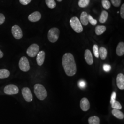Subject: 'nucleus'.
I'll use <instances>...</instances> for the list:
<instances>
[{"label": "nucleus", "mask_w": 124, "mask_h": 124, "mask_svg": "<svg viewBox=\"0 0 124 124\" xmlns=\"http://www.w3.org/2000/svg\"><path fill=\"white\" fill-rule=\"evenodd\" d=\"M62 65L67 75L73 76L77 72L74 56L70 53H65L62 58Z\"/></svg>", "instance_id": "obj_1"}, {"label": "nucleus", "mask_w": 124, "mask_h": 124, "mask_svg": "<svg viewBox=\"0 0 124 124\" xmlns=\"http://www.w3.org/2000/svg\"><path fill=\"white\" fill-rule=\"evenodd\" d=\"M34 89L36 97L40 100H44L47 97V91L42 85L36 84L34 85Z\"/></svg>", "instance_id": "obj_2"}, {"label": "nucleus", "mask_w": 124, "mask_h": 124, "mask_svg": "<svg viewBox=\"0 0 124 124\" xmlns=\"http://www.w3.org/2000/svg\"><path fill=\"white\" fill-rule=\"evenodd\" d=\"M70 25L71 28L76 33H80L83 31V27L79 18L76 17H72L70 20Z\"/></svg>", "instance_id": "obj_3"}, {"label": "nucleus", "mask_w": 124, "mask_h": 124, "mask_svg": "<svg viewBox=\"0 0 124 124\" xmlns=\"http://www.w3.org/2000/svg\"><path fill=\"white\" fill-rule=\"evenodd\" d=\"M60 35L59 29L57 28H53L48 32L47 37L49 41L52 43H55L58 40Z\"/></svg>", "instance_id": "obj_4"}, {"label": "nucleus", "mask_w": 124, "mask_h": 124, "mask_svg": "<svg viewBox=\"0 0 124 124\" xmlns=\"http://www.w3.org/2000/svg\"><path fill=\"white\" fill-rule=\"evenodd\" d=\"M18 65L20 70L23 72H27L30 70V63L28 58L25 57H22L20 58Z\"/></svg>", "instance_id": "obj_5"}, {"label": "nucleus", "mask_w": 124, "mask_h": 124, "mask_svg": "<svg viewBox=\"0 0 124 124\" xmlns=\"http://www.w3.org/2000/svg\"><path fill=\"white\" fill-rule=\"evenodd\" d=\"M39 46L36 44L31 45L27 50V54L30 57L33 58L36 57L39 52Z\"/></svg>", "instance_id": "obj_6"}, {"label": "nucleus", "mask_w": 124, "mask_h": 124, "mask_svg": "<svg viewBox=\"0 0 124 124\" xmlns=\"http://www.w3.org/2000/svg\"><path fill=\"white\" fill-rule=\"evenodd\" d=\"M19 89L18 86L13 84L8 85L4 88V92L7 95H15L18 93Z\"/></svg>", "instance_id": "obj_7"}, {"label": "nucleus", "mask_w": 124, "mask_h": 124, "mask_svg": "<svg viewBox=\"0 0 124 124\" xmlns=\"http://www.w3.org/2000/svg\"><path fill=\"white\" fill-rule=\"evenodd\" d=\"M12 33L13 37L17 40H19L22 38V31L20 27L17 25H14L12 27Z\"/></svg>", "instance_id": "obj_8"}, {"label": "nucleus", "mask_w": 124, "mask_h": 124, "mask_svg": "<svg viewBox=\"0 0 124 124\" xmlns=\"http://www.w3.org/2000/svg\"><path fill=\"white\" fill-rule=\"evenodd\" d=\"M23 96L27 102H31L33 100V95L31 91L28 87H23L22 89Z\"/></svg>", "instance_id": "obj_9"}, {"label": "nucleus", "mask_w": 124, "mask_h": 124, "mask_svg": "<svg viewBox=\"0 0 124 124\" xmlns=\"http://www.w3.org/2000/svg\"><path fill=\"white\" fill-rule=\"evenodd\" d=\"M80 107L83 111L88 110L90 108V104L88 99L86 98H82L80 101Z\"/></svg>", "instance_id": "obj_10"}, {"label": "nucleus", "mask_w": 124, "mask_h": 124, "mask_svg": "<svg viewBox=\"0 0 124 124\" xmlns=\"http://www.w3.org/2000/svg\"><path fill=\"white\" fill-rule=\"evenodd\" d=\"M84 57L88 65H91L93 64V56L91 52L89 49L85 50V52Z\"/></svg>", "instance_id": "obj_11"}, {"label": "nucleus", "mask_w": 124, "mask_h": 124, "mask_svg": "<svg viewBox=\"0 0 124 124\" xmlns=\"http://www.w3.org/2000/svg\"><path fill=\"white\" fill-rule=\"evenodd\" d=\"M117 85L120 90L124 89V75L122 73L119 74L116 78Z\"/></svg>", "instance_id": "obj_12"}, {"label": "nucleus", "mask_w": 124, "mask_h": 124, "mask_svg": "<svg viewBox=\"0 0 124 124\" xmlns=\"http://www.w3.org/2000/svg\"><path fill=\"white\" fill-rule=\"evenodd\" d=\"M41 17V15L40 12L36 11L30 14L28 17V19L31 22H36L40 20Z\"/></svg>", "instance_id": "obj_13"}, {"label": "nucleus", "mask_w": 124, "mask_h": 124, "mask_svg": "<svg viewBox=\"0 0 124 124\" xmlns=\"http://www.w3.org/2000/svg\"><path fill=\"white\" fill-rule=\"evenodd\" d=\"M45 58V53L44 51H41L39 52L37 55L36 58V62L37 64L39 66H41L43 65L44 62Z\"/></svg>", "instance_id": "obj_14"}, {"label": "nucleus", "mask_w": 124, "mask_h": 124, "mask_svg": "<svg viewBox=\"0 0 124 124\" xmlns=\"http://www.w3.org/2000/svg\"><path fill=\"white\" fill-rule=\"evenodd\" d=\"M88 14L85 12H83L80 16V22L83 25L86 26L88 24Z\"/></svg>", "instance_id": "obj_15"}, {"label": "nucleus", "mask_w": 124, "mask_h": 124, "mask_svg": "<svg viewBox=\"0 0 124 124\" xmlns=\"http://www.w3.org/2000/svg\"><path fill=\"white\" fill-rule=\"evenodd\" d=\"M116 54L119 56H122L124 54V43L123 42H120L117 45L116 50Z\"/></svg>", "instance_id": "obj_16"}, {"label": "nucleus", "mask_w": 124, "mask_h": 124, "mask_svg": "<svg viewBox=\"0 0 124 124\" xmlns=\"http://www.w3.org/2000/svg\"><path fill=\"white\" fill-rule=\"evenodd\" d=\"M112 114L116 118H117L119 119L122 120V119H124V114L121 111H120V110L114 109L112 111Z\"/></svg>", "instance_id": "obj_17"}, {"label": "nucleus", "mask_w": 124, "mask_h": 124, "mask_svg": "<svg viewBox=\"0 0 124 124\" xmlns=\"http://www.w3.org/2000/svg\"><path fill=\"white\" fill-rule=\"evenodd\" d=\"M107 50L104 47H101L99 49V56L100 57V58L102 60H104L106 59L107 56Z\"/></svg>", "instance_id": "obj_18"}, {"label": "nucleus", "mask_w": 124, "mask_h": 124, "mask_svg": "<svg viewBox=\"0 0 124 124\" xmlns=\"http://www.w3.org/2000/svg\"><path fill=\"white\" fill-rule=\"evenodd\" d=\"M106 30V28L103 25H98L95 28V33L97 35L99 36L102 34Z\"/></svg>", "instance_id": "obj_19"}, {"label": "nucleus", "mask_w": 124, "mask_h": 124, "mask_svg": "<svg viewBox=\"0 0 124 124\" xmlns=\"http://www.w3.org/2000/svg\"><path fill=\"white\" fill-rule=\"evenodd\" d=\"M108 18V13L106 11H102L100 15L99 21L100 23H103L106 22Z\"/></svg>", "instance_id": "obj_20"}, {"label": "nucleus", "mask_w": 124, "mask_h": 124, "mask_svg": "<svg viewBox=\"0 0 124 124\" xmlns=\"http://www.w3.org/2000/svg\"><path fill=\"white\" fill-rule=\"evenodd\" d=\"M10 75L9 70L6 69L0 70V79H3L8 77Z\"/></svg>", "instance_id": "obj_21"}, {"label": "nucleus", "mask_w": 124, "mask_h": 124, "mask_svg": "<svg viewBox=\"0 0 124 124\" xmlns=\"http://www.w3.org/2000/svg\"><path fill=\"white\" fill-rule=\"evenodd\" d=\"M88 123L89 124H100V119L98 116H92L88 119Z\"/></svg>", "instance_id": "obj_22"}, {"label": "nucleus", "mask_w": 124, "mask_h": 124, "mask_svg": "<svg viewBox=\"0 0 124 124\" xmlns=\"http://www.w3.org/2000/svg\"><path fill=\"white\" fill-rule=\"evenodd\" d=\"M46 3L50 9H53L56 6V3L54 0H46Z\"/></svg>", "instance_id": "obj_23"}, {"label": "nucleus", "mask_w": 124, "mask_h": 124, "mask_svg": "<svg viewBox=\"0 0 124 124\" xmlns=\"http://www.w3.org/2000/svg\"><path fill=\"white\" fill-rule=\"evenodd\" d=\"M90 1V0H79L78 5L81 8H84L88 6Z\"/></svg>", "instance_id": "obj_24"}, {"label": "nucleus", "mask_w": 124, "mask_h": 124, "mask_svg": "<svg viewBox=\"0 0 124 124\" xmlns=\"http://www.w3.org/2000/svg\"><path fill=\"white\" fill-rule=\"evenodd\" d=\"M111 107L114 109H116L120 110L122 108V106L119 102L115 100L111 103Z\"/></svg>", "instance_id": "obj_25"}, {"label": "nucleus", "mask_w": 124, "mask_h": 124, "mask_svg": "<svg viewBox=\"0 0 124 124\" xmlns=\"http://www.w3.org/2000/svg\"><path fill=\"white\" fill-rule=\"evenodd\" d=\"M102 6L104 9L108 10L111 7V3L108 0H102Z\"/></svg>", "instance_id": "obj_26"}, {"label": "nucleus", "mask_w": 124, "mask_h": 124, "mask_svg": "<svg viewBox=\"0 0 124 124\" xmlns=\"http://www.w3.org/2000/svg\"><path fill=\"white\" fill-rule=\"evenodd\" d=\"M93 51L94 55L96 58H98L99 56V48L98 45H94L93 46Z\"/></svg>", "instance_id": "obj_27"}, {"label": "nucleus", "mask_w": 124, "mask_h": 124, "mask_svg": "<svg viewBox=\"0 0 124 124\" xmlns=\"http://www.w3.org/2000/svg\"><path fill=\"white\" fill-rule=\"evenodd\" d=\"M88 22H89L92 25H96L97 24V20L94 19L91 15H88Z\"/></svg>", "instance_id": "obj_28"}, {"label": "nucleus", "mask_w": 124, "mask_h": 124, "mask_svg": "<svg viewBox=\"0 0 124 124\" xmlns=\"http://www.w3.org/2000/svg\"><path fill=\"white\" fill-rule=\"evenodd\" d=\"M111 2L114 6L119 7L121 4V0H111Z\"/></svg>", "instance_id": "obj_29"}, {"label": "nucleus", "mask_w": 124, "mask_h": 124, "mask_svg": "<svg viewBox=\"0 0 124 124\" xmlns=\"http://www.w3.org/2000/svg\"><path fill=\"white\" fill-rule=\"evenodd\" d=\"M103 69L106 72H108L111 70V67L108 64H104L103 66Z\"/></svg>", "instance_id": "obj_30"}, {"label": "nucleus", "mask_w": 124, "mask_h": 124, "mask_svg": "<svg viewBox=\"0 0 124 124\" xmlns=\"http://www.w3.org/2000/svg\"><path fill=\"white\" fill-rule=\"evenodd\" d=\"M32 0H19V2L21 4L26 5L30 3Z\"/></svg>", "instance_id": "obj_31"}, {"label": "nucleus", "mask_w": 124, "mask_h": 124, "mask_svg": "<svg viewBox=\"0 0 124 124\" xmlns=\"http://www.w3.org/2000/svg\"><path fill=\"white\" fill-rule=\"evenodd\" d=\"M120 16L123 19L124 18V4L122 5L121 8H120Z\"/></svg>", "instance_id": "obj_32"}, {"label": "nucleus", "mask_w": 124, "mask_h": 124, "mask_svg": "<svg viewBox=\"0 0 124 124\" xmlns=\"http://www.w3.org/2000/svg\"><path fill=\"white\" fill-rule=\"evenodd\" d=\"M5 20V18L4 15L2 13H0V25H1L4 23Z\"/></svg>", "instance_id": "obj_33"}, {"label": "nucleus", "mask_w": 124, "mask_h": 124, "mask_svg": "<svg viewBox=\"0 0 124 124\" xmlns=\"http://www.w3.org/2000/svg\"><path fill=\"white\" fill-rule=\"evenodd\" d=\"M85 85L86 83L83 80H81L79 82V86L80 88H84Z\"/></svg>", "instance_id": "obj_34"}, {"label": "nucleus", "mask_w": 124, "mask_h": 124, "mask_svg": "<svg viewBox=\"0 0 124 124\" xmlns=\"http://www.w3.org/2000/svg\"><path fill=\"white\" fill-rule=\"evenodd\" d=\"M116 96V93H115V92H114L112 94V95H111V100H110V103H111V104L115 100Z\"/></svg>", "instance_id": "obj_35"}, {"label": "nucleus", "mask_w": 124, "mask_h": 124, "mask_svg": "<svg viewBox=\"0 0 124 124\" xmlns=\"http://www.w3.org/2000/svg\"><path fill=\"white\" fill-rule=\"evenodd\" d=\"M3 56H4V54H3V53L2 52V51L0 50V58H2L3 57Z\"/></svg>", "instance_id": "obj_36"}, {"label": "nucleus", "mask_w": 124, "mask_h": 124, "mask_svg": "<svg viewBox=\"0 0 124 124\" xmlns=\"http://www.w3.org/2000/svg\"><path fill=\"white\" fill-rule=\"evenodd\" d=\"M57 1H59V2H60V1H62V0H57Z\"/></svg>", "instance_id": "obj_37"}]
</instances>
